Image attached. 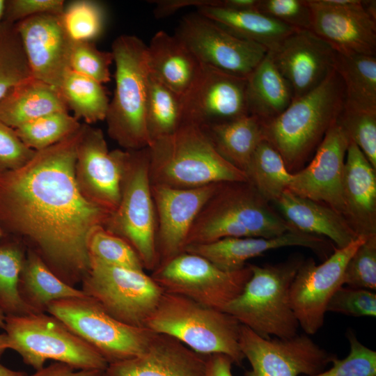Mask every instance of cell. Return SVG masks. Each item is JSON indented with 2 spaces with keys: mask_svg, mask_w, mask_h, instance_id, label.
Here are the masks:
<instances>
[{
  "mask_svg": "<svg viewBox=\"0 0 376 376\" xmlns=\"http://www.w3.org/2000/svg\"><path fill=\"white\" fill-rule=\"evenodd\" d=\"M6 0H0V23L3 21Z\"/></svg>",
  "mask_w": 376,
  "mask_h": 376,
  "instance_id": "obj_55",
  "label": "cell"
},
{
  "mask_svg": "<svg viewBox=\"0 0 376 376\" xmlns=\"http://www.w3.org/2000/svg\"><path fill=\"white\" fill-rule=\"evenodd\" d=\"M239 343L251 366L244 376H311L325 370L337 357L306 334L267 339L242 324Z\"/></svg>",
  "mask_w": 376,
  "mask_h": 376,
  "instance_id": "obj_14",
  "label": "cell"
},
{
  "mask_svg": "<svg viewBox=\"0 0 376 376\" xmlns=\"http://www.w3.org/2000/svg\"><path fill=\"white\" fill-rule=\"evenodd\" d=\"M245 173L248 182L269 203L279 198L292 176L281 155L266 140L256 148Z\"/></svg>",
  "mask_w": 376,
  "mask_h": 376,
  "instance_id": "obj_34",
  "label": "cell"
},
{
  "mask_svg": "<svg viewBox=\"0 0 376 376\" xmlns=\"http://www.w3.org/2000/svg\"><path fill=\"white\" fill-rule=\"evenodd\" d=\"M336 123L376 169V111L343 107Z\"/></svg>",
  "mask_w": 376,
  "mask_h": 376,
  "instance_id": "obj_41",
  "label": "cell"
},
{
  "mask_svg": "<svg viewBox=\"0 0 376 376\" xmlns=\"http://www.w3.org/2000/svg\"><path fill=\"white\" fill-rule=\"evenodd\" d=\"M246 87V78L202 65L197 80L182 97V122L207 127L249 115Z\"/></svg>",
  "mask_w": 376,
  "mask_h": 376,
  "instance_id": "obj_19",
  "label": "cell"
},
{
  "mask_svg": "<svg viewBox=\"0 0 376 376\" xmlns=\"http://www.w3.org/2000/svg\"><path fill=\"white\" fill-rule=\"evenodd\" d=\"M343 196L345 218L357 235H376V169L350 142L345 160Z\"/></svg>",
  "mask_w": 376,
  "mask_h": 376,
  "instance_id": "obj_24",
  "label": "cell"
},
{
  "mask_svg": "<svg viewBox=\"0 0 376 376\" xmlns=\"http://www.w3.org/2000/svg\"><path fill=\"white\" fill-rule=\"evenodd\" d=\"M128 154L126 150L109 151L102 131L83 124L75 173L77 187L86 199L111 213L117 208Z\"/></svg>",
  "mask_w": 376,
  "mask_h": 376,
  "instance_id": "obj_17",
  "label": "cell"
},
{
  "mask_svg": "<svg viewBox=\"0 0 376 376\" xmlns=\"http://www.w3.org/2000/svg\"><path fill=\"white\" fill-rule=\"evenodd\" d=\"M241 325L225 311L164 292L145 327L171 336L198 354L227 355L241 366L244 359L239 343Z\"/></svg>",
  "mask_w": 376,
  "mask_h": 376,
  "instance_id": "obj_6",
  "label": "cell"
},
{
  "mask_svg": "<svg viewBox=\"0 0 376 376\" xmlns=\"http://www.w3.org/2000/svg\"><path fill=\"white\" fill-rule=\"evenodd\" d=\"M31 76L59 90L70 70L73 40L61 15L42 14L15 23Z\"/></svg>",
  "mask_w": 376,
  "mask_h": 376,
  "instance_id": "obj_21",
  "label": "cell"
},
{
  "mask_svg": "<svg viewBox=\"0 0 376 376\" xmlns=\"http://www.w3.org/2000/svg\"><path fill=\"white\" fill-rule=\"evenodd\" d=\"M59 91L77 120L87 124L105 120L109 100L102 84L70 70Z\"/></svg>",
  "mask_w": 376,
  "mask_h": 376,
  "instance_id": "obj_33",
  "label": "cell"
},
{
  "mask_svg": "<svg viewBox=\"0 0 376 376\" xmlns=\"http://www.w3.org/2000/svg\"><path fill=\"white\" fill-rule=\"evenodd\" d=\"M149 2L155 4V16L157 18H163L185 7L195 6L198 8L212 6L214 0H155Z\"/></svg>",
  "mask_w": 376,
  "mask_h": 376,
  "instance_id": "obj_49",
  "label": "cell"
},
{
  "mask_svg": "<svg viewBox=\"0 0 376 376\" xmlns=\"http://www.w3.org/2000/svg\"><path fill=\"white\" fill-rule=\"evenodd\" d=\"M200 14L217 22L234 36L273 50L296 29L258 10H234L217 6L197 8Z\"/></svg>",
  "mask_w": 376,
  "mask_h": 376,
  "instance_id": "obj_30",
  "label": "cell"
},
{
  "mask_svg": "<svg viewBox=\"0 0 376 376\" xmlns=\"http://www.w3.org/2000/svg\"><path fill=\"white\" fill-rule=\"evenodd\" d=\"M82 127L36 151L21 167L0 169V228L26 243L27 249L73 287L89 271L91 235L104 226L111 214L86 199L76 182Z\"/></svg>",
  "mask_w": 376,
  "mask_h": 376,
  "instance_id": "obj_1",
  "label": "cell"
},
{
  "mask_svg": "<svg viewBox=\"0 0 376 376\" xmlns=\"http://www.w3.org/2000/svg\"><path fill=\"white\" fill-rule=\"evenodd\" d=\"M304 260L294 254L274 265L249 264L250 279L224 311L263 338L296 336L299 325L290 305V290Z\"/></svg>",
  "mask_w": 376,
  "mask_h": 376,
  "instance_id": "obj_5",
  "label": "cell"
},
{
  "mask_svg": "<svg viewBox=\"0 0 376 376\" xmlns=\"http://www.w3.org/2000/svg\"><path fill=\"white\" fill-rule=\"evenodd\" d=\"M9 349L8 338L5 333L0 334V359L3 353Z\"/></svg>",
  "mask_w": 376,
  "mask_h": 376,
  "instance_id": "obj_54",
  "label": "cell"
},
{
  "mask_svg": "<svg viewBox=\"0 0 376 376\" xmlns=\"http://www.w3.org/2000/svg\"><path fill=\"white\" fill-rule=\"evenodd\" d=\"M111 52L97 49L91 41H73L70 52V70L102 84L111 79Z\"/></svg>",
  "mask_w": 376,
  "mask_h": 376,
  "instance_id": "obj_42",
  "label": "cell"
},
{
  "mask_svg": "<svg viewBox=\"0 0 376 376\" xmlns=\"http://www.w3.org/2000/svg\"><path fill=\"white\" fill-rule=\"evenodd\" d=\"M90 259L125 268L143 270V264L133 248L123 238L104 227L96 229L88 245Z\"/></svg>",
  "mask_w": 376,
  "mask_h": 376,
  "instance_id": "obj_40",
  "label": "cell"
},
{
  "mask_svg": "<svg viewBox=\"0 0 376 376\" xmlns=\"http://www.w3.org/2000/svg\"><path fill=\"white\" fill-rule=\"evenodd\" d=\"M26 374L24 371L13 370L0 363V376H25Z\"/></svg>",
  "mask_w": 376,
  "mask_h": 376,
  "instance_id": "obj_53",
  "label": "cell"
},
{
  "mask_svg": "<svg viewBox=\"0 0 376 376\" xmlns=\"http://www.w3.org/2000/svg\"><path fill=\"white\" fill-rule=\"evenodd\" d=\"M293 99L318 87L335 69L336 53L310 30H297L269 51Z\"/></svg>",
  "mask_w": 376,
  "mask_h": 376,
  "instance_id": "obj_22",
  "label": "cell"
},
{
  "mask_svg": "<svg viewBox=\"0 0 376 376\" xmlns=\"http://www.w3.org/2000/svg\"><path fill=\"white\" fill-rule=\"evenodd\" d=\"M81 290L118 321L145 327L164 290L143 270L109 265L90 259Z\"/></svg>",
  "mask_w": 376,
  "mask_h": 376,
  "instance_id": "obj_11",
  "label": "cell"
},
{
  "mask_svg": "<svg viewBox=\"0 0 376 376\" xmlns=\"http://www.w3.org/2000/svg\"><path fill=\"white\" fill-rule=\"evenodd\" d=\"M36 151L26 147L15 131L0 120V169H15L29 161Z\"/></svg>",
  "mask_w": 376,
  "mask_h": 376,
  "instance_id": "obj_47",
  "label": "cell"
},
{
  "mask_svg": "<svg viewBox=\"0 0 376 376\" xmlns=\"http://www.w3.org/2000/svg\"><path fill=\"white\" fill-rule=\"evenodd\" d=\"M60 111L69 109L59 90L32 76L14 86L0 100V120L13 129Z\"/></svg>",
  "mask_w": 376,
  "mask_h": 376,
  "instance_id": "obj_27",
  "label": "cell"
},
{
  "mask_svg": "<svg viewBox=\"0 0 376 376\" xmlns=\"http://www.w3.org/2000/svg\"><path fill=\"white\" fill-rule=\"evenodd\" d=\"M345 102L344 87L334 69L315 89L293 99L275 118L264 122L265 137L281 155L288 170L296 173L313 155Z\"/></svg>",
  "mask_w": 376,
  "mask_h": 376,
  "instance_id": "obj_2",
  "label": "cell"
},
{
  "mask_svg": "<svg viewBox=\"0 0 376 376\" xmlns=\"http://www.w3.org/2000/svg\"><path fill=\"white\" fill-rule=\"evenodd\" d=\"M31 76L15 24L0 23V100L14 86Z\"/></svg>",
  "mask_w": 376,
  "mask_h": 376,
  "instance_id": "obj_38",
  "label": "cell"
},
{
  "mask_svg": "<svg viewBox=\"0 0 376 376\" xmlns=\"http://www.w3.org/2000/svg\"><path fill=\"white\" fill-rule=\"evenodd\" d=\"M350 352L337 357L328 370L311 376H376V352L363 345L352 330L347 332Z\"/></svg>",
  "mask_w": 376,
  "mask_h": 376,
  "instance_id": "obj_44",
  "label": "cell"
},
{
  "mask_svg": "<svg viewBox=\"0 0 376 376\" xmlns=\"http://www.w3.org/2000/svg\"><path fill=\"white\" fill-rule=\"evenodd\" d=\"M149 72L166 86L184 96L199 77L202 65L174 35L157 32L147 45Z\"/></svg>",
  "mask_w": 376,
  "mask_h": 376,
  "instance_id": "obj_26",
  "label": "cell"
},
{
  "mask_svg": "<svg viewBox=\"0 0 376 376\" xmlns=\"http://www.w3.org/2000/svg\"><path fill=\"white\" fill-rule=\"evenodd\" d=\"M202 127L217 151L244 173L256 148L265 140L264 122L250 114L227 123Z\"/></svg>",
  "mask_w": 376,
  "mask_h": 376,
  "instance_id": "obj_31",
  "label": "cell"
},
{
  "mask_svg": "<svg viewBox=\"0 0 376 376\" xmlns=\"http://www.w3.org/2000/svg\"><path fill=\"white\" fill-rule=\"evenodd\" d=\"M218 184L191 189L151 185L158 267L185 251L191 226Z\"/></svg>",
  "mask_w": 376,
  "mask_h": 376,
  "instance_id": "obj_18",
  "label": "cell"
},
{
  "mask_svg": "<svg viewBox=\"0 0 376 376\" xmlns=\"http://www.w3.org/2000/svg\"><path fill=\"white\" fill-rule=\"evenodd\" d=\"M275 203L281 216L293 228L329 238L338 249L348 246L359 237L342 214L326 205L288 189Z\"/></svg>",
  "mask_w": 376,
  "mask_h": 376,
  "instance_id": "obj_25",
  "label": "cell"
},
{
  "mask_svg": "<svg viewBox=\"0 0 376 376\" xmlns=\"http://www.w3.org/2000/svg\"><path fill=\"white\" fill-rule=\"evenodd\" d=\"M3 329L9 349L35 370L42 368L47 360L76 370L103 371L108 366L94 348L47 313L6 316Z\"/></svg>",
  "mask_w": 376,
  "mask_h": 376,
  "instance_id": "obj_8",
  "label": "cell"
},
{
  "mask_svg": "<svg viewBox=\"0 0 376 376\" xmlns=\"http://www.w3.org/2000/svg\"><path fill=\"white\" fill-rule=\"evenodd\" d=\"M233 361L227 355L222 354L207 355L205 376H233Z\"/></svg>",
  "mask_w": 376,
  "mask_h": 376,
  "instance_id": "obj_51",
  "label": "cell"
},
{
  "mask_svg": "<svg viewBox=\"0 0 376 376\" xmlns=\"http://www.w3.org/2000/svg\"><path fill=\"white\" fill-rule=\"evenodd\" d=\"M103 371L76 370L67 364L54 362L25 376H102Z\"/></svg>",
  "mask_w": 376,
  "mask_h": 376,
  "instance_id": "obj_50",
  "label": "cell"
},
{
  "mask_svg": "<svg viewBox=\"0 0 376 376\" xmlns=\"http://www.w3.org/2000/svg\"><path fill=\"white\" fill-rule=\"evenodd\" d=\"M343 283L352 288L376 289V235L366 237L350 257Z\"/></svg>",
  "mask_w": 376,
  "mask_h": 376,
  "instance_id": "obj_43",
  "label": "cell"
},
{
  "mask_svg": "<svg viewBox=\"0 0 376 376\" xmlns=\"http://www.w3.org/2000/svg\"><path fill=\"white\" fill-rule=\"evenodd\" d=\"M5 318L6 315L3 314V313L0 310V328L3 329L4 324H5Z\"/></svg>",
  "mask_w": 376,
  "mask_h": 376,
  "instance_id": "obj_56",
  "label": "cell"
},
{
  "mask_svg": "<svg viewBox=\"0 0 376 376\" xmlns=\"http://www.w3.org/2000/svg\"><path fill=\"white\" fill-rule=\"evenodd\" d=\"M311 29L336 54L376 56V1L305 0Z\"/></svg>",
  "mask_w": 376,
  "mask_h": 376,
  "instance_id": "obj_15",
  "label": "cell"
},
{
  "mask_svg": "<svg viewBox=\"0 0 376 376\" xmlns=\"http://www.w3.org/2000/svg\"><path fill=\"white\" fill-rule=\"evenodd\" d=\"M366 237L359 236L348 246L338 249L320 265L313 258L304 260L292 281L290 301L299 327L313 335L323 326L327 305L343 285L345 266Z\"/></svg>",
  "mask_w": 376,
  "mask_h": 376,
  "instance_id": "obj_16",
  "label": "cell"
},
{
  "mask_svg": "<svg viewBox=\"0 0 376 376\" xmlns=\"http://www.w3.org/2000/svg\"><path fill=\"white\" fill-rule=\"evenodd\" d=\"M201 65L247 78L268 49L240 38L197 11L185 15L175 34Z\"/></svg>",
  "mask_w": 376,
  "mask_h": 376,
  "instance_id": "obj_13",
  "label": "cell"
},
{
  "mask_svg": "<svg viewBox=\"0 0 376 376\" xmlns=\"http://www.w3.org/2000/svg\"><path fill=\"white\" fill-rule=\"evenodd\" d=\"M246 97L249 114L263 122L279 116L293 100L291 88L269 51L246 78Z\"/></svg>",
  "mask_w": 376,
  "mask_h": 376,
  "instance_id": "obj_29",
  "label": "cell"
},
{
  "mask_svg": "<svg viewBox=\"0 0 376 376\" xmlns=\"http://www.w3.org/2000/svg\"><path fill=\"white\" fill-rule=\"evenodd\" d=\"M335 70L344 87V107L376 111V56L336 54Z\"/></svg>",
  "mask_w": 376,
  "mask_h": 376,
  "instance_id": "obj_32",
  "label": "cell"
},
{
  "mask_svg": "<svg viewBox=\"0 0 376 376\" xmlns=\"http://www.w3.org/2000/svg\"><path fill=\"white\" fill-rule=\"evenodd\" d=\"M350 141L336 122L307 166L292 173L288 190L326 205L345 217L343 179Z\"/></svg>",
  "mask_w": 376,
  "mask_h": 376,
  "instance_id": "obj_20",
  "label": "cell"
},
{
  "mask_svg": "<svg viewBox=\"0 0 376 376\" xmlns=\"http://www.w3.org/2000/svg\"><path fill=\"white\" fill-rule=\"evenodd\" d=\"M150 143L174 133L182 123V96L149 72L146 113Z\"/></svg>",
  "mask_w": 376,
  "mask_h": 376,
  "instance_id": "obj_35",
  "label": "cell"
},
{
  "mask_svg": "<svg viewBox=\"0 0 376 376\" xmlns=\"http://www.w3.org/2000/svg\"><path fill=\"white\" fill-rule=\"evenodd\" d=\"M259 0H218L217 7L234 10H258Z\"/></svg>",
  "mask_w": 376,
  "mask_h": 376,
  "instance_id": "obj_52",
  "label": "cell"
},
{
  "mask_svg": "<svg viewBox=\"0 0 376 376\" xmlns=\"http://www.w3.org/2000/svg\"><path fill=\"white\" fill-rule=\"evenodd\" d=\"M19 297L31 313H47L48 305L56 300L84 297L76 288L58 278L34 251L26 249L18 281Z\"/></svg>",
  "mask_w": 376,
  "mask_h": 376,
  "instance_id": "obj_28",
  "label": "cell"
},
{
  "mask_svg": "<svg viewBox=\"0 0 376 376\" xmlns=\"http://www.w3.org/2000/svg\"><path fill=\"white\" fill-rule=\"evenodd\" d=\"M148 157L151 185L191 189L248 181L244 172L217 151L203 128L189 122H182L172 134L152 141Z\"/></svg>",
  "mask_w": 376,
  "mask_h": 376,
  "instance_id": "obj_3",
  "label": "cell"
},
{
  "mask_svg": "<svg viewBox=\"0 0 376 376\" xmlns=\"http://www.w3.org/2000/svg\"><path fill=\"white\" fill-rule=\"evenodd\" d=\"M81 125L69 111H60L39 117L14 130L26 147L38 151L73 134Z\"/></svg>",
  "mask_w": 376,
  "mask_h": 376,
  "instance_id": "obj_37",
  "label": "cell"
},
{
  "mask_svg": "<svg viewBox=\"0 0 376 376\" xmlns=\"http://www.w3.org/2000/svg\"><path fill=\"white\" fill-rule=\"evenodd\" d=\"M205 369L206 356L171 336L155 333L143 353L108 364L102 376H205Z\"/></svg>",
  "mask_w": 376,
  "mask_h": 376,
  "instance_id": "obj_23",
  "label": "cell"
},
{
  "mask_svg": "<svg viewBox=\"0 0 376 376\" xmlns=\"http://www.w3.org/2000/svg\"><path fill=\"white\" fill-rule=\"evenodd\" d=\"M128 152L120 202L104 228L125 240L139 256L144 269L152 272L158 267V258L148 147Z\"/></svg>",
  "mask_w": 376,
  "mask_h": 376,
  "instance_id": "obj_9",
  "label": "cell"
},
{
  "mask_svg": "<svg viewBox=\"0 0 376 376\" xmlns=\"http://www.w3.org/2000/svg\"><path fill=\"white\" fill-rule=\"evenodd\" d=\"M47 313L63 322L108 363L136 357L149 345L155 332L124 324L88 296L51 302Z\"/></svg>",
  "mask_w": 376,
  "mask_h": 376,
  "instance_id": "obj_10",
  "label": "cell"
},
{
  "mask_svg": "<svg viewBox=\"0 0 376 376\" xmlns=\"http://www.w3.org/2000/svg\"><path fill=\"white\" fill-rule=\"evenodd\" d=\"M258 11L296 30L311 29V13L305 0H259Z\"/></svg>",
  "mask_w": 376,
  "mask_h": 376,
  "instance_id": "obj_46",
  "label": "cell"
},
{
  "mask_svg": "<svg viewBox=\"0 0 376 376\" xmlns=\"http://www.w3.org/2000/svg\"><path fill=\"white\" fill-rule=\"evenodd\" d=\"M326 311L352 317H375L376 294L373 290L343 285L332 295Z\"/></svg>",
  "mask_w": 376,
  "mask_h": 376,
  "instance_id": "obj_45",
  "label": "cell"
},
{
  "mask_svg": "<svg viewBox=\"0 0 376 376\" xmlns=\"http://www.w3.org/2000/svg\"><path fill=\"white\" fill-rule=\"evenodd\" d=\"M3 237L0 240V310L6 316L32 313L18 292L26 250L18 239L3 240Z\"/></svg>",
  "mask_w": 376,
  "mask_h": 376,
  "instance_id": "obj_36",
  "label": "cell"
},
{
  "mask_svg": "<svg viewBox=\"0 0 376 376\" xmlns=\"http://www.w3.org/2000/svg\"><path fill=\"white\" fill-rule=\"evenodd\" d=\"M251 276L248 265L237 271L226 272L204 258L186 251L158 267L151 274L164 292L223 311L241 294Z\"/></svg>",
  "mask_w": 376,
  "mask_h": 376,
  "instance_id": "obj_12",
  "label": "cell"
},
{
  "mask_svg": "<svg viewBox=\"0 0 376 376\" xmlns=\"http://www.w3.org/2000/svg\"><path fill=\"white\" fill-rule=\"evenodd\" d=\"M63 0H6L3 20L15 24L42 14L61 15Z\"/></svg>",
  "mask_w": 376,
  "mask_h": 376,
  "instance_id": "obj_48",
  "label": "cell"
},
{
  "mask_svg": "<svg viewBox=\"0 0 376 376\" xmlns=\"http://www.w3.org/2000/svg\"><path fill=\"white\" fill-rule=\"evenodd\" d=\"M111 53L115 90L105 118L108 134L126 150L147 148V45L136 36L121 35L113 40Z\"/></svg>",
  "mask_w": 376,
  "mask_h": 376,
  "instance_id": "obj_7",
  "label": "cell"
},
{
  "mask_svg": "<svg viewBox=\"0 0 376 376\" xmlns=\"http://www.w3.org/2000/svg\"><path fill=\"white\" fill-rule=\"evenodd\" d=\"M61 19L73 41L93 42L104 30L106 13L98 1L76 0L65 6Z\"/></svg>",
  "mask_w": 376,
  "mask_h": 376,
  "instance_id": "obj_39",
  "label": "cell"
},
{
  "mask_svg": "<svg viewBox=\"0 0 376 376\" xmlns=\"http://www.w3.org/2000/svg\"><path fill=\"white\" fill-rule=\"evenodd\" d=\"M3 236H4V233L3 232L1 228H0V240L3 238Z\"/></svg>",
  "mask_w": 376,
  "mask_h": 376,
  "instance_id": "obj_57",
  "label": "cell"
},
{
  "mask_svg": "<svg viewBox=\"0 0 376 376\" xmlns=\"http://www.w3.org/2000/svg\"><path fill=\"white\" fill-rule=\"evenodd\" d=\"M291 230L248 181L224 182L198 214L186 246L225 237H273Z\"/></svg>",
  "mask_w": 376,
  "mask_h": 376,
  "instance_id": "obj_4",
  "label": "cell"
}]
</instances>
